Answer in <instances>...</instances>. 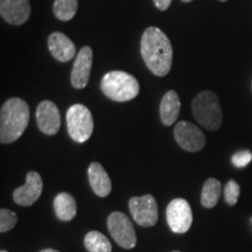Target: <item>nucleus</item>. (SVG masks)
<instances>
[{"label":"nucleus","mask_w":252,"mask_h":252,"mask_svg":"<svg viewBox=\"0 0 252 252\" xmlns=\"http://www.w3.org/2000/svg\"><path fill=\"white\" fill-rule=\"evenodd\" d=\"M108 229L119 247L133 249L137 244L134 226L124 213L113 212L108 217Z\"/></svg>","instance_id":"423d86ee"},{"label":"nucleus","mask_w":252,"mask_h":252,"mask_svg":"<svg viewBox=\"0 0 252 252\" xmlns=\"http://www.w3.org/2000/svg\"><path fill=\"white\" fill-rule=\"evenodd\" d=\"M153 1L157 8L160 9V11H167L172 4V0H153Z\"/></svg>","instance_id":"b1692460"},{"label":"nucleus","mask_w":252,"mask_h":252,"mask_svg":"<svg viewBox=\"0 0 252 252\" xmlns=\"http://www.w3.org/2000/svg\"><path fill=\"white\" fill-rule=\"evenodd\" d=\"M36 123L39 130L47 135H54L61 126L59 108L50 100H42L36 108Z\"/></svg>","instance_id":"9b49d317"},{"label":"nucleus","mask_w":252,"mask_h":252,"mask_svg":"<svg viewBox=\"0 0 252 252\" xmlns=\"http://www.w3.org/2000/svg\"><path fill=\"white\" fill-rule=\"evenodd\" d=\"M222 186L220 182L215 178H209L207 179L204 182L202 193H201V204L204 208L208 209H212L219 203L220 196V190H222Z\"/></svg>","instance_id":"a211bd4d"},{"label":"nucleus","mask_w":252,"mask_h":252,"mask_svg":"<svg viewBox=\"0 0 252 252\" xmlns=\"http://www.w3.org/2000/svg\"><path fill=\"white\" fill-rule=\"evenodd\" d=\"M88 176L94 193L99 197L109 196L112 190L111 180L105 168L99 162H93L88 168Z\"/></svg>","instance_id":"2eb2a0df"},{"label":"nucleus","mask_w":252,"mask_h":252,"mask_svg":"<svg viewBox=\"0 0 252 252\" xmlns=\"http://www.w3.org/2000/svg\"><path fill=\"white\" fill-rule=\"evenodd\" d=\"M0 252H7V251H4V250H2V251H0Z\"/></svg>","instance_id":"cd10ccee"},{"label":"nucleus","mask_w":252,"mask_h":252,"mask_svg":"<svg viewBox=\"0 0 252 252\" xmlns=\"http://www.w3.org/2000/svg\"><path fill=\"white\" fill-rule=\"evenodd\" d=\"M173 252H180V251H173Z\"/></svg>","instance_id":"c85d7f7f"},{"label":"nucleus","mask_w":252,"mask_h":252,"mask_svg":"<svg viewBox=\"0 0 252 252\" xmlns=\"http://www.w3.org/2000/svg\"><path fill=\"white\" fill-rule=\"evenodd\" d=\"M239 195H241V187L235 180H230L224 188L225 202L229 206H235L237 203Z\"/></svg>","instance_id":"4be33fe9"},{"label":"nucleus","mask_w":252,"mask_h":252,"mask_svg":"<svg viewBox=\"0 0 252 252\" xmlns=\"http://www.w3.org/2000/svg\"><path fill=\"white\" fill-rule=\"evenodd\" d=\"M181 109L180 97L176 91L171 90L165 94L160 103V118L163 125L171 126L176 122Z\"/></svg>","instance_id":"dca6fc26"},{"label":"nucleus","mask_w":252,"mask_h":252,"mask_svg":"<svg viewBox=\"0 0 252 252\" xmlns=\"http://www.w3.org/2000/svg\"><path fill=\"white\" fill-rule=\"evenodd\" d=\"M128 209L137 224L150 228L158 222V204L151 194L143 196L131 197L128 201Z\"/></svg>","instance_id":"6e6552de"},{"label":"nucleus","mask_w":252,"mask_h":252,"mask_svg":"<svg viewBox=\"0 0 252 252\" xmlns=\"http://www.w3.org/2000/svg\"><path fill=\"white\" fill-rule=\"evenodd\" d=\"M100 89L109 99L115 102H128L139 94L138 81L131 74L115 70L105 74L100 81Z\"/></svg>","instance_id":"7ed1b4c3"},{"label":"nucleus","mask_w":252,"mask_h":252,"mask_svg":"<svg viewBox=\"0 0 252 252\" xmlns=\"http://www.w3.org/2000/svg\"><path fill=\"white\" fill-rule=\"evenodd\" d=\"M251 89H252V83H251Z\"/></svg>","instance_id":"c756f323"},{"label":"nucleus","mask_w":252,"mask_h":252,"mask_svg":"<svg viewBox=\"0 0 252 252\" xmlns=\"http://www.w3.org/2000/svg\"><path fill=\"white\" fill-rule=\"evenodd\" d=\"M48 48L59 62H69L76 56V46L65 34L54 32L48 37Z\"/></svg>","instance_id":"4468645a"},{"label":"nucleus","mask_w":252,"mask_h":252,"mask_svg":"<svg viewBox=\"0 0 252 252\" xmlns=\"http://www.w3.org/2000/svg\"><path fill=\"white\" fill-rule=\"evenodd\" d=\"M30 106L21 98H9L0 111V141L11 144L24 134L30 123Z\"/></svg>","instance_id":"f03ea898"},{"label":"nucleus","mask_w":252,"mask_h":252,"mask_svg":"<svg viewBox=\"0 0 252 252\" xmlns=\"http://www.w3.org/2000/svg\"><path fill=\"white\" fill-rule=\"evenodd\" d=\"M0 14L12 26H21L31 17L30 0H0Z\"/></svg>","instance_id":"ddd939ff"},{"label":"nucleus","mask_w":252,"mask_h":252,"mask_svg":"<svg viewBox=\"0 0 252 252\" xmlns=\"http://www.w3.org/2000/svg\"><path fill=\"white\" fill-rule=\"evenodd\" d=\"M42 190V178L37 172L31 171L26 175V184L13 191V200L19 206L30 207L39 200Z\"/></svg>","instance_id":"9d476101"},{"label":"nucleus","mask_w":252,"mask_h":252,"mask_svg":"<svg viewBox=\"0 0 252 252\" xmlns=\"http://www.w3.org/2000/svg\"><path fill=\"white\" fill-rule=\"evenodd\" d=\"M17 222V214L11 212L9 209H5V208L0 209V232L1 234H5V232L13 229Z\"/></svg>","instance_id":"412c9836"},{"label":"nucleus","mask_w":252,"mask_h":252,"mask_svg":"<svg viewBox=\"0 0 252 252\" xmlns=\"http://www.w3.org/2000/svg\"><path fill=\"white\" fill-rule=\"evenodd\" d=\"M78 0H55L53 6L54 15L61 21H69L77 13Z\"/></svg>","instance_id":"aec40b11"},{"label":"nucleus","mask_w":252,"mask_h":252,"mask_svg":"<svg viewBox=\"0 0 252 252\" xmlns=\"http://www.w3.org/2000/svg\"><path fill=\"white\" fill-rule=\"evenodd\" d=\"M140 53L150 71L163 77L171 71L173 47L168 36L158 27H149L144 32L140 42Z\"/></svg>","instance_id":"f257e3e1"},{"label":"nucleus","mask_w":252,"mask_h":252,"mask_svg":"<svg viewBox=\"0 0 252 252\" xmlns=\"http://www.w3.org/2000/svg\"><path fill=\"white\" fill-rule=\"evenodd\" d=\"M91 65H93V49L84 46L76 55L72 65L70 82L75 89H83L89 83Z\"/></svg>","instance_id":"f8f14e48"},{"label":"nucleus","mask_w":252,"mask_h":252,"mask_svg":"<svg viewBox=\"0 0 252 252\" xmlns=\"http://www.w3.org/2000/svg\"><path fill=\"white\" fill-rule=\"evenodd\" d=\"M220 1H222V2H224V1H228V0H220Z\"/></svg>","instance_id":"bb28decb"},{"label":"nucleus","mask_w":252,"mask_h":252,"mask_svg":"<svg viewBox=\"0 0 252 252\" xmlns=\"http://www.w3.org/2000/svg\"><path fill=\"white\" fill-rule=\"evenodd\" d=\"M191 111L198 124L209 131H216L222 126L223 117L220 99L213 91H202L194 97Z\"/></svg>","instance_id":"20e7f679"},{"label":"nucleus","mask_w":252,"mask_h":252,"mask_svg":"<svg viewBox=\"0 0 252 252\" xmlns=\"http://www.w3.org/2000/svg\"><path fill=\"white\" fill-rule=\"evenodd\" d=\"M84 245L89 252H111L112 245L99 231H89L84 237Z\"/></svg>","instance_id":"6ab92c4d"},{"label":"nucleus","mask_w":252,"mask_h":252,"mask_svg":"<svg viewBox=\"0 0 252 252\" xmlns=\"http://www.w3.org/2000/svg\"><path fill=\"white\" fill-rule=\"evenodd\" d=\"M252 160V153L248 150L238 151L231 158V163L237 168H243L247 167Z\"/></svg>","instance_id":"5701e85b"},{"label":"nucleus","mask_w":252,"mask_h":252,"mask_svg":"<svg viewBox=\"0 0 252 252\" xmlns=\"http://www.w3.org/2000/svg\"><path fill=\"white\" fill-rule=\"evenodd\" d=\"M67 127L70 138L76 143H86L94 132V118L83 104H74L67 111Z\"/></svg>","instance_id":"39448f33"},{"label":"nucleus","mask_w":252,"mask_h":252,"mask_svg":"<svg viewBox=\"0 0 252 252\" xmlns=\"http://www.w3.org/2000/svg\"><path fill=\"white\" fill-rule=\"evenodd\" d=\"M181 1H184V2H190V1H194V0H181Z\"/></svg>","instance_id":"a878e982"},{"label":"nucleus","mask_w":252,"mask_h":252,"mask_svg":"<svg viewBox=\"0 0 252 252\" xmlns=\"http://www.w3.org/2000/svg\"><path fill=\"white\" fill-rule=\"evenodd\" d=\"M40 252H60V251L54 250V249H45V250H41Z\"/></svg>","instance_id":"393cba45"},{"label":"nucleus","mask_w":252,"mask_h":252,"mask_svg":"<svg viewBox=\"0 0 252 252\" xmlns=\"http://www.w3.org/2000/svg\"><path fill=\"white\" fill-rule=\"evenodd\" d=\"M174 138L179 146L187 152H198L206 145L203 132L191 123L179 122L174 127Z\"/></svg>","instance_id":"1a4fd4ad"},{"label":"nucleus","mask_w":252,"mask_h":252,"mask_svg":"<svg viewBox=\"0 0 252 252\" xmlns=\"http://www.w3.org/2000/svg\"><path fill=\"white\" fill-rule=\"evenodd\" d=\"M168 226L175 234H185L193 224V212L190 204L185 198H174L166 209Z\"/></svg>","instance_id":"0eeeda50"},{"label":"nucleus","mask_w":252,"mask_h":252,"mask_svg":"<svg viewBox=\"0 0 252 252\" xmlns=\"http://www.w3.org/2000/svg\"><path fill=\"white\" fill-rule=\"evenodd\" d=\"M54 212L59 220L63 222H69L77 214L76 200L71 194L60 193L54 198Z\"/></svg>","instance_id":"f3484780"},{"label":"nucleus","mask_w":252,"mask_h":252,"mask_svg":"<svg viewBox=\"0 0 252 252\" xmlns=\"http://www.w3.org/2000/svg\"><path fill=\"white\" fill-rule=\"evenodd\" d=\"M251 222H252V219H251Z\"/></svg>","instance_id":"7c9ffc66"}]
</instances>
